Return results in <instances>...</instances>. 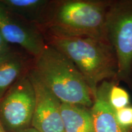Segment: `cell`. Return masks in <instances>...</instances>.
<instances>
[{"label": "cell", "instance_id": "obj_8", "mask_svg": "<svg viewBox=\"0 0 132 132\" xmlns=\"http://www.w3.org/2000/svg\"><path fill=\"white\" fill-rule=\"evenodd\" d=\"M14 15L44 30L48 22L53 3L47 0H0Z\"/></svg>", "mask_w": 132, "mask_h": 132}, {"label": "cell", "instance_id": "obj_11", "mask_svg": "<svg viewBox=\"0 0 132 132\" xmlns=\"http://www.w3.org/2000/svg\"><path fill=\"white\" fill-rule=\"evenodd\" d=\"M61 113L64 132H95L91 113L86 107L62 103Z\"/></svg>", "mask_w": 132, "mask_h": 132}, {"label": "cell", "instance_id": "obj_15", "mask_svg": "<svg viewBox=\"0 0 132 132\" xmlns=\"http://www.w3.org/2000/svg\"><path fill=\"white\" fill-rule=\"evenodd\" d=\"M21 132H40V131H38V130L35 129V128H32V127H31L27 128V129L24 130H23V131H22Z\"/></svg>", "mask_w": 132, "mask_h": 132}, {"label": "cell", "instance_id": "obj_16", "mask_svg": "<svg viewBox=\"0 0 132 132\" xmlns=\"http://www.w3.org/2000/svg\"><path fill=\"white\" fill-rule=\"evenodd\" d=\"M0 132H7L4 128L1 121H0Z\"/></svg>", "mask_w": 132, "mask_h": 132}, {"label": "cell", "instance_id": "obj_10", "mask_svg": "<svg viewBox=\"0 0 132 132\" xmlns=\"http://www.w3.org/2000/svg\"><path fill=\"white\" fill-rule=\"evenodd\" d=\"M111 84L104 81L98 87L96 96L94 99L91 113L95 132H128L118 122L115 111L108 100V91Z\"/></svg>", "mask_w": 132, "mask_h": 132}, {"label": "cell", "instance_id": "obj_5", "mask_svg": "<svg viewBox=\"0 0 132 132\" xmlns=\"http://www.w3.org/2000/svg\"><path fill=\"white\" fill-rule=\"evenodd\" d=\"M29 72L0 99V121L6 131L21 132L31 127L35 92Z\"/></svg>", "mask_w": 132, "mask_h": 132}, {"label": "cell", "instance_id": "obj_9", "mask_svg": "<svg viewBox=\"0 0 132 132\" xmlns=\"http://www.w3.org/2000/svg\"><path fill=\"white\" fill-rule=\"evenodd\" d=\"M34 57L12 49L0 57V99L16 81L32 67Z\"/></svg>", "mask_w": 132, "mask_h": 132}, {"label": "cell", "instance_id": "obj_13", "mask_svg": "<svg viewBox=\"0 0 132 132\" xmlns=\"http://www.w3.org/2000/svg\"><path fill=\"white\" fill-rule=\"evenodd\" d=\"M115 117L118 122L123 128L132 126V106H126L115 111Z\"/></svg>", "mask_w": 132, "mask_h": 132}, {"label": "cell", "instance_id": "obj_2", "mask_svg": "<svg viewBox=\"0 0 132 132\" xmlns=\"http://www.w3.org/2000/svg\"><path fill=\"white\" fill-rule=\"evenodd\" d=\"M32 69L61 103L92 106L94 98L83 76L70 59L47 42L34 58Z\"/></svg>", "mask_w": 132, "mask_h": 132}, {"label": "cell", "instance_id": "obj_14", "mask_svg": "<svg viewBox=\"0 0 132 132\" xmlns=\"http://www.w3.org/2000/svg\"><path fill=\"white\" fill-rule=\"evenodd\" d=\"M11 49L12 47H11V44L6 40L1 33L0 32V57H3L6 53H7Z\"/></svg>", "mask_w": 132, "mask_h": 132}, {"label": "cell", "instance_id": "obj_4", "mask_svg": "<svg viewBox=\"0 0 132 132\" xmlns=\"http://www.w3.org/2000/svg\"><path fill=\"white\" fill-rule=\"evenodd\" d=\"M106 33L118 61L116 78L127 81L132 72V1L110 5Z\"/></svg>", "mask_w": 132, "mask_h": 132}, {"label": "cell", "instance_id": "obj_7", "mask_svg": "<svg viewBox=\"0 0 132 132\" xmlns=\"http://www.w3.org/2000/svg\"><path fill=\"white\" fill-rule=\"evenodd\" d=\"M29 77L35 92V107L31 127L40 132H64L61 102L44 85L32 68Z\"/></svg>", "mask_w": 132, "mask_h": 132}, {"label": "cell", "instance_id": "obj_3", "mask_svg": "<svg viewBox=\"0 0 132 132\" xmlns=\"http://www.w3.org/2000/svg\"><path fill=\"white\" fill-rule=\"evenodd\" d=\"M111 4L103 1L69 0L53 3L45 36L88 37L107 41L106 22Z\"/></svg>", "mask_w": 132, "mask_h": 132}, {"label": "cell", "instance_id": "obj_6", "mask_svg": "<svg viewBox=\"0 0 132 132\" xmlns=\"http://www.w3.org/2000/svg\"><path fill=\"white\" fill-rule=\"evenodd\" d=\"M0 32L9 44L18 45L34 58L41 53L47 44L40 29L9 12L1 3Z\"/></svg>", "mask_w": 132, "mask_h": 132}, {"label": "cell", "instance_id": "obj_12", "mask_svg": "<svg viewBox=\"0 0 132 132\" xmlns=\"http://www.w3.org/2000/svg\"><path fill=\"white\" fill-rule=\"evenodd\" d=\"M109 104L114 111L128 106L130 103V96L124 89L111 85L108 91Z\"/></svg>", "mask_w": 132, "mask_h": 132}, {"label": "cell", "instance_id": "obj_1", "mask_svg": "<svg viewBox=\"0 0 132 132\" xmlns=\"http://www.w3.org/2000/svg\"><path fill=\"white\" fill-rule=\"evenodd\" d=\"M45 37L48 44L61 52L77 67L94 99L100 82L116 78L118 61L114 50L108 41L88 36Z\"/></svg>", "mask_w": 132, "mask_h": 132}]
</instances>
